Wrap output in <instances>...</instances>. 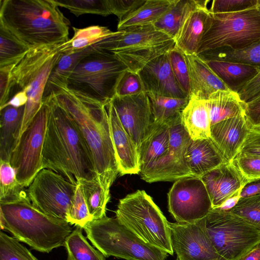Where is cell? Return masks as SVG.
Masks as SVG:
<instances>
[{
	"mask_svg": "<svg viewBox=\"0 0 260 260\" xmlns=\"http://www.w3.org/2000/svg\"><path fill=\"white\" fill-rule=\"evenodd\" d=\"M49 106L42 169H51L75 185L96 179L89 150L75 122L53 95L44 100Z\"/></svg>",
	"mask_w": 260,
	"mask_h": 260,
	"instance_id": "obj_1",
	"label": "cell"
},
{
	"mask_svg": "<svg viewBox=\"0 0 260 260\" xmlns=\"http://www.w3.org/2000/svg\"><path fill=\"white\" fill-rule=\"evenodd\" d=\"M52 95L81 132L91 156L96 179L110 196L119 169L105 105L81 101L66 88Z\"/></svg>",
	"mask_w": 260,
	"mask_h": 260,
	"instance_id": "obj_2",
	"label": "cell"
},
{
	"mask_svg": "<svg viewBox=\"0 0 260 260\" xmlns=\"http://www.w3.org/2000/svg\"><path fill=\"white\" fill-rule=\"evenodd\" d=\"M53 0H1L0 25L30 49L68 41L70 22Z\"/></svg>",
	"mask_w": 260,
	"mask_h": 260,
	"instance_id": "obj_3",
	"label": "cell"
},
{
	"mask_svg": "<svg viewBox=\"0 0 260 260\" xmlns=\"http://www.w3.org/2000/svg\"><path fill=\"white\" fill-rule=\"evenodd\" d=\"M0 226L20 242L45 253L64 246L73 231L66 220L47 215L34 206L26 191L15 199L0 202Z\"/></svg>",
	"mask_w": 260,
	"mask_h": 260,
	"instance_id": "obj_4",
	"label": "cell"
},
{
	"mask_svg": "<svg viewBox=\"0 0 260 260\" xmlns=\"http://www.w3.org/2000/svg\"><path fill=\"white\" fill-rule=\"evenodd\" d=\"M66 43L30 49L12 68L10 99L19 91H24L27 98L20 137L42 106L43 94L49 77L64 54Z\"/></svg>",
	"mask_w": 260,
	"mask_h": 260,
	"instance_id": "obj_5",
	"label": "cell"
},
{
	"mask_svg": "<svg viewBox=\"0 0 260 260\" xmlns=\"http://www.w3.org/2000/svg\"><path fill=\"white\" fill-rule=\"evenodd\" d=\"M127 70L112 53L98 51L77 63L66 89L81 101L105 105L115 95L118 84Z\"/></svg>",
	"mask_w": 260,
	"mask_h": 260,
	"instance_id": "obj_6",
	"label": "cell"
},
{
	"mask_svg": "<svg viewBox=\"0 0 260 260\" xmlns=\"http://www.w3.org/2000/svg\"><path fill=\"white\" fill-rule=\"evenodd\" d=\"M116 218L146 243L173 255L169 222L144 190L120 199Z\"/></svg>",
	"mask_w": 260,
	"mask_h": 260,
	"instance_id": "obj_7",
	"label": "cell"
},
{
	"mask_svg": "<svg viewBox=\"0 0 260 260\" xmlns=\"http://www.w3.org/2000/svg\"><path fill=\"white\" fill-rule=\"evenodd\" d=\"M260 39V10L257 6L235 12H209L198 56L222 48L237 50Z\"/></svg>",
	"mask_w": 260,
	"mask_h": 260,
	"instance_id": "obj_8",
	"label": "cell"
},
{
	"mask_svg": "<svg viewBox=\"0 0 260 260\" xmlns=\"http://www.w3.org/2000/svg\"><path fill=\"white\" fill-rule=\"evenodd\" d=\"M87 238L105 257L125 260H166L168 253L146 243L116 217L92 220L83 228Z\"/></svg>",
	"mask_w": 260,
	"mask_h": 260,
	"instance_id": "obj_9",
	"label": "cell"
},
{
	"mask_svg": "<svg viewBox=\"0 0 260 260\" xmlns=\"http://www.w3.org/2000/svg\"><path fill=\"white\" fill-rule=\"evenodd\" d=\"M175 47L174 39L148 25L116 31L109 52L128 70L138 73L151 60Z\"/></svg>",
	"mask_w": 260,
	"mask_h": 260,
	"instance_id": "obj_10",
	"label": "cell"
},
{
	"mask_svg": "<svg viewBox=\"0 0 260 260\" xmlns=\"http://www.w3.org/2000/svg\"><path fill=\"white\" fill-rule=\"evenodd\" d=\"M217 252L226 260H237L260 243V231L229 211L213 208L200 220Z\"/></svg>",
	"mask_w": 260,
	"mask_h": 260,
	"instance_id": "obj_11",
	"label": "cell"
},
{
	"mask_svg": "<svg viewBox=\"0 0 260 260\" xmlns=\"http://www.w3.org/2000/svg\"><path fill=\"white\" fill-rule=\"evenodd\" d=\"M49 106L46 101L20 136L12 152L10 164L16 178L23 187H28L42 169V153Z\"/></svg>",
	"mask_w": 260,
	"mask_h": 260,
	"instance_id": "obj_12",
	"label": "cell"
},
{
	"mask_svg": "<svg viewBox=\"0 0 260 260\" xmlns=\"http://www.w3.org/2000/svg\"><path fill=\"white\" fill-rule=\"evenodd\" d=\"M76 185L51 169H42L28 187L26 192L29 200L39 210L50 216L67 221Z\"/></svg>",
	"mask_w": 260,
	"mask_h": 260,
	"instance_id": "obj_13",
	"label": "cell"
},
{
	"mask_svg": "<svg viewBox=\"0 0 260 260\" xmlns=\"http://www.w3.org/2000/svg\"><path fill=\"white\" fill-rule=\"evenodd\" d=\"M168 199L169 211L178 223L197 222L213 209L206 188L197 177L176 180L168 193Z\"/></svg>",
	"mask_w": 260,
	"mask_h": 260,
	"instance_id": "obj_14",
	"label": "cell"
},
{
	"mask_svg": "<svg viewBox=\"0 0 260 260\" xmlns=\"http://www.w3.org/2000/svg\"><path fill=\"white\" fill-rule=\"evenodd\" d=\"M174 252L179 260H226L216 251L200 220L169 222Z\"/></svg>",
	"mask_w": 260,
	"mask_h": 260,
	"instance_id": "obj_15",
	"label": "cell"
},
{
	"mask_svg": "<svg viewBox=\"0 0 260 260\" xmlns=\"http://www.w3.org/2000/svg\"><path fill=\"white\" fill-rule=\"evenodd\" d=\"M119 120L138 151L153 122L150 101L146 92L114 96L111 100Z\"/></svg>",
	"mask_w": 260,
	"mask_h": 260,
	"instance_id": "obj_16",
	"label": "cell"
},
{
	"mask_svg": "<svg viewBox=\"0 0 260 260\" xmlns=\"http://www.w3.org/2000/svg\"><path fill=\"white\" fill-rule=\"evenodd\" d=\"M138 74L146 93L177 98L189 97L174 75L168 53L151 60Z\"/></svg>",
	"mask_w": 260,
	"mask_h": 260,
	"instance_id": "obj_17",
	"label": "cell"
},
{
	"mask_svg": "<svg viewBox=\"0 0 260 260\" xmlns=\"http://www.w3.org/2000/svg\"><path fill=\"white\" fill-rule=\"evenodd\" d=\"M210 198L213 208H218L236 196L246 184L231 162H226L201 177Z\"/></svg>",
	"mask_w": 260,
	"mask_h": 260,
	"instance_id": "obj_18",
	"label": "cell"
},
{
	"mask_svg": "<svg viewBox=\"0 0 260 260\" xmlns=\"http://www.w3.org/2000/svg\"><path fill=\"white\" fill-rule=\"evenodd\" d=\"M249 127L245 115L211 126L210 138L227 162H231L240 152Z\"/></svg>",
	"mask_w": 260,
	"mask_h": 260,
	"instance_id": "obj_19",
	"label": "cell"
},
{
	"mask_svg": "<svg viewBox=\"0 0 260 260\" xmlns=\"http://www.w3.org/2000/svg\"><path fill=\"white\" fill-rule=\"evenodd\" d=\"M111 134L121 176L140 173L139 154L131 137L121 124L111 101L105 104Z\"/></svg>",
	"mask_w": 260,
	"mask_h": 260,
	"instance_id": "obj_20",
	"label": "cell"
},
{
	"mask_svg": "<svg viewBox=\"0 0 260 260\" xmlns=\"http://www.w3.org/2000/svg\"><path fill=\"white\" fill-rule=\"evenodd\" d=\"M112 35L83 49L63 54L52 69L49 77L45 88L43 101L51 95L66 88L69 77L76 66L83 58L98 51H108L110 38Z\"/></svg>",
	"mask_w": 260,
	"mask_h": 260,
	"instance_id": "obj_21",
	"label": "cell"
},
{
	"mask_svg": "<svg viewBox=\"0 0 260 260\" xmlns=\"http://www.w3.org/2000/svg\"><path fill=\"white\" fill-rule=\"evenodd\" d=\"M209 1L198 0L175 40V46L185 54H197L209 15Z\"/></svg>",
	"mask_w": 260,
	"mask_h": 260,
	"instance_id": "obj_22",
	"label": "cell"
},
{
	"mask_svg": "<svg viewBox=\"0 0 260 260\" xmlns=\"http://www.w3.org/2000/svg\"><path fill=\"white\" fill-rule=\"evenodd\" d=\"M184 55L190 78V96L206 101L218 90H230L204 60L196 54Z\"/></svg>",
	"mask_w": 260,
	"mask_h": 260,
	"instance_id": "obj_23",
	"label": "cell"
},
{
	"mask_svg": "<svg viewBox=\"0 0 260 260\" xmlns=\"http://www.w3.org/2000/svg\"><path fill=\"white\" fill-rule=\"evenodd\" d=\"M185 159L192 175L199 178L227 162L210 138L191 140Z\"/></svg>",
	"mask_w": 260,
	"mask_h": 260,
	"instance_id": "obj_24",
	"label": "cell"
},
{
	"mask_svg": "<svg viewBox=\"0 0 260 260\" xmlns=\"http://www.w3.org/2000/svg\"><path fill=\"white\" fill-rule=\"evenodd\" d=\"M139 174L142 179L148 183L176 181L193 176L185 157L170 149L165 155Z\"/></svg>",
	"mask_w": 260,
	"mask_h": 260,
	"instance_id": "obj_25",
	"label": "cell"
},
{
	"mask_svg": "<svg viewBox=\"0 0 260 260\" xmlns=\"http://www.w3.org/2000/svg\"><path fill=\"white\" fill-rule=\"evenodd\" d=\"M169 143V122L159 123L153 121L138 151L140 173L168 152Z\"/></svg>",
	"mask_w": 260,
	"mask_h": 260,
	"instance_id": "obj_26",
	"label": "cell"
},
{
	"mask_svg": "<svg viewBox=\"0 0 260 260\" xmlns=\"http://www.w3.org/2000/svg\"><path fill=\"white\" fill-rule=\"evenodd\" d=\"M25 106L0 109V159L10 162L20 138Z\"/></svg>",
	"mask_w": 260,
	"mask_h": 260,
	"instance_id": "obj_27",
	"label": "cell"
},
{
	"mask_svg": "<svg viewBox=\"0 0 260 260\" xmlns=\"http://www.w3.org/2000/svg\"><path fill=\"white\" fill-rule=\"evenodd\" d=\"M204 60L230 90L238 93L260 72L259 69L248 65L219 60Z\"/></svg>",
	"mask_w": 260,
	"mask_h": 260,
	"instance_id": "obj_28",
	"label": "cell"
},
{
	"mask_svg": "<svg viewBox=\"0 0 260 260\" xmlns=\"http://www.w3.org/2000/svg\"><path fill=\"white\" fill-rule=\"evenodd\" d=\"M181 120L191 140L210 138L211 122L205 101L190 96L181 112Z\"/></svg>",
	"mask_w": 260,
	"mask_h": 260,
	"instance_id": "obj_29",
	"label": "cell"
},
{
	"mask_svg": "<svg viewBox=\"0 0 260 260\" xmlns=\"http://www.w3.org/2000/svg\"><path fill=\"white\" fill-rule=\"evenodd\" d=\"M211 126L222 120L245 115L246 103L238 93L231 90H218L205 101Z\"/></svg>",
	"mask_w": 260,
	"mask_h": 260,
	"instance_id": "obj_30",
	"label": "cell"
},
{
	"mask_svg": "<svg viewBox=\"0 0 260 260\" xmlns=\"http://www.w3.org/2000/svg\"><path fill=\"white\" fill-rule=\"evenodd\" d=\"M175 0H146L140 7L119 21L117 30L153 24L171 7Z\"/></svg>",
	"mask_w": 260,
	"mask_h": 260,
	"instance_id": "obj_31",
	"label": "cell"
},
{
	"mask_svg": "<svg viewBox=\"0 0 260 260\" xmlns=\"http://www.w3.org/2000/svg\"><path fill=\"white\" fill-rule=\"evenodd\" d=\"M198 0H175L171 7L154 24L155 28L175 40Z\"/></svg>",
	"mask_w": 260,
	"mask_h": 260,
	"instance_id": "obj_32",
	"label": "cell"
},
{
	"mask_svg": "<svg viewBox=\"0 0 260 260\" xmlns=\"http://www.w3.org/2000/svg\"><path fill=\"white\" fill-rule=\"evenodd\" d=\"M199 57L204 60L238 63L260 69V39L240 49L222 48Z\"/></svg>",
	"mask_w": 260,
	"mask_h": 260,
	"instance_id": "obj_33",
	"label": "cell"
},
{
	"mask_svg": "<svg viewBox=\"0 0 260 260\" xmlns=\"http://www.w3.org/2000/svg\"><path fill=\"white\" fill-rule=\"evenodd\" d=\"M147 94L150 101L153 121L159 123L169 122L180 115L190 99V97L177 98Z\"/></svg>",
	"mask_w": 260,
	"mask_h": 260,
	"instance_id": "obj_34",
	"label": "cell"
},
{
	"mask_svg": "<svg viewBox=\"0 0 260 260\" xmlns=\"http://www.w3.org/2000/svg\"><path fill=\"white\" fill-rule=\"evenodd\" d=\"M81 229L77 227L66 240L63 246L68 260H105V256L88 243Z\"/></svg>",
	"mask_w": 260,
	"mask_h": 260,
	"instance_id": "obj_35",
	"label": "cell"
},
{
	"mask_svg": "<svg viewBox=\"0 0 260 260\" xmlns=\"http://www.w3.org/2000/svg\"><path fill=\"white\" fill-rule=\"evenodd\" d=\"M74 36L66 43L64 53L75 52L96 44L114 34L108 27L92 25L83 28L73 27Z\"/></svg>",
	"mask_w": 260,
	"mask_h": 260,
	"instance_id": "obj_36",
	"label": "cell"
},
{
	"mask_svg": "<svg viewBox=\"0 0 260 260\" xmlns=\"http://www.w3.org/2000/svg\"><path fill=\"white\" fill-rule=\"evenodd\" d=\"M82 187L90 214L93 219H99L106 216V207L110 196L104 190L96 179L78 181Z\"/></svg>",
	"mask_w": 260,
	"mask_h": 260,
	"instance_id": "obj_37",
	"label": "cell"
},
{
	"mask_svg": "<svg viewBox=\"0 0 260 260\" xmlns=\"http://www.w3.org/2000/svg\"><path fill=\"white\" fill-rule=\"evenodd\" d=\"M0 67L15 64L30 49L0 25Z\"/></svg>",
	"mask_w": 260,
	"mask_h": 260,
	"instance_id": "obj_38",
	"label": "cell"
},
{
	"mask_svg": "<svg viewBox=\"0 0 260 260\" xmlns=\"http://www.w3.org/2000/svg\"><path fill=\"white\" fill-rule=\"evenodd\" d=\"M58 7L69 10L76 17L85 14L107 16L112 14L108 0H53Z\"/></svg>",
	"mask_w": 260,
	"mask_h": 260,
	"instance_id": "obj_39",
	"label": "cell"
},
{
	"mask_svg": "<svg viewBox=\"0 0 260 260\" xmlns=\"http://www.w3.org/2000/svg\"><path fill=\"white\" fill-rule=\"evenodd\" d=\"M0 202L15 199L24 191L10 162L0 159Z\"/></svg>",
	"mask_w": 260,
	"mask_h": 260,
	"instance_id": "obj_40",
	"label": "cell"
},
{
	"mask_svg": "<svg viewBox=\"0 0 260 260\" xmlns=\"http://www.w3.org/2000/svg\"><path fill=\"white\" fill-rule=\"evenodd\" d=\"M81 184L77 182L74 196L69 207L67 221L70 224L83 229L85 224L92 221Z\"/></svg>",
	"mask_w": 260,
	"mask_h": 260,
	"instance_id": "obj_41",
	"label": "cell"
},
{
	"mask_svg": "<svg viewBox=\"0 0 260 260\" xmlns=\"http://www.w3.org/2000/svg\"><path fill=\"white\" fill-rule=\"evenodd\" d=\"M228 211L243 218L260 231V194L240 198L235 206Z\"/></svg>",
	"mask_w": 260,
	"mask_h": 260,
	"instance_id": "obj_42",
	"label": "cell"
},
{
	"mask_svg": "<svg viewBox=\"0 0 260 260\" xmlns=\"http://www.w3.org/2000/svg\"><path fill=\"white\" fill-rule=\"evenodd\" d=\"M0 260H37L20 241L1 231Z\"/></svg>",
	"mask_w": 260,
	"mask_h": 260,
	"instance_id": "obj_43",
	"label": "cell"
},
{
	"mask_svg": "<svg viewBox=\"0 0 260 260\" xmlns=\"http://www.w3.org/2000/svg\"><path fill=\"white\" fill-rule=\"evenodd\" d=\"M231 164L246 184L260 179V156L239 152Z\"/></svg>",
	"mask_w": 260,
	"mask_h": 260,
	"instance_id": "obj_44",
	"label": "cell"
},
{
	"mask_svg": "<svg viewBox=\"0 0 260 260\" xmlns=\"http://www.w3.org/2000/svg\"><path fill=\"white\" fill-rule=\"evenodd\" d=\"M171 67L178 84L189 97L191 93L189 71L184 54L176 46L169 53Z\"/></svg>",
	"mask_w": 260,
	"mask_h": 260,
	"instance_id": "obj_45",
	"label": "cell"
},
{
	"mask_svg": "<svg viewBox=\"0 0 260 260\" xmlns=\"http://www.w3.org/2000/svg\"><path fill=\"white\" fill-rule=\"evenodd\" d=\"M142 92L144 91L138 74L127 70L118 84L115 95L125 96L137 94Z\"/></svg>",
	"mask_w": 260,
	"mask_h": 260,
	"instance_id": "obj_46",
	"label": "cell"
},
{
	"mask_svg": "<svg viewBox=\"0 0 260 260\" xmlns=\"http://www.w3.org/2000/svg\"><path fill=\"white\" fill-rule=\"evenodd\" d=\"M257 6V0H213L209 11L211 13H226L241 11Z\"/></svg>",
	"mask_w": 260,
	"mask_h": 260,
	"instance_id": "obj_47",
	"label": "cell"
},
{
	"mask_svg": "<svg viewBox=\"0 0 260 260\" xmlns=\"http://www.w3.org/2000/svg\"><path fill=\"white\" fill-rule=\"evenodd\" d=\"M146 0H108L112 14L116 15L120 21L134 12Z\"/></svg>",
	"mask_w": 260,
	"mask_h": 260,
	"instance_id": "obj_48",
	"label": "cell"
},
{
	"mask_svg": "<svg viewBox=\"0 0 260 260\" xmlns=\"http://www.w3.org/2000/svg\"><path fill=\"white\" fill-rule=\"evenodd\" d=\"M240 152L260 156V126L250 125Z\"/></svg>",
	"mask_w": 260,
	"mask_h": 260,
	"instance_id": "obj_49",
	"label": "cell"
},
{
	"mask_svg": "<svg viewBox=\"0 0 260 260\" xmlns=\"http://www.w3.org/2000/svg\"><path fill=\"white\" fill-rule=\"evenodd\" d=\"M14 65L0 67V108L10 100L11 73Z\"/></svg>",
	"mask_w": 260,
	"mask_h": 260,
	"instance_id": "obj_50",
	"label": "cell"
},
{
	"mask_svg": "<svg viewBox=\"0 0 260 260\" xmlns=\"http://www.w3.org/2000/svg\"><path fill=\"white\" fill-rule=\"evenodd\" d=\"M245 115L250 125L260 126V96L246 103Z\"/></svg>",
	"mask_w": 260,
	"mask_h": 260,
	"instance_id": "obj_51",
	"label": "cell"
},
{
	"mask_svg": "<svg viewBox=\"0 0 260 260\" xmlns=\"http://www.w3.org/2000/svg\"><path fill=\"white\" fill-rule=\"evenodd\" d=\"M259 85L260 72L238 93L240 99L246 104L251 95Z\"/></svg>",
	"mask_w": 260,
	"mask_h": 260,
	"instance_id": "obj_52",
	"label": "cell"
},
{
	"mask_svg": "<svg viewBox=\"0 0 260 260\" xmlns=\"http://www.w3.org/2000/svg\"><path fill=\"white\" fill-rule=\"evenodd\" d=\"M260 194V179L246 184L239 193L240 198H246Z\"/></svg>",
	"mask_w": 260,
	"mask_h": 260,
	"instance_id": "obj_53",
	"label": "cell"
},
{
	"mask_svg": "<svg viewBox=\"0 0 260 260\" xmlns=\"http://www.w3.org/2000/svg\"><path fill=\"white\" fill-rule=\"evenodd\" d=\"M27 101V98L25 92L23 91H19L14 94L8 102L0 109L7 106H12L17 108L25 106Z\"/></svg>",
	"mask_w": 260,
	"mask_h": 260,
	"instance_id": "obj_54",
	"label": "cell"
},
{
	"mask_svg": "<svg viewBox=\"0 0 260 260\" xmlns=\"http://www.w3.org/2000/svg\"><path fill=\"white\" fill-rule=\"evenodd\" d=\"M237 260H260V243Z\"/></svg>",
	"mask_w": 260,
	"mask_h": 260,
	"instance_id": "obj_55",
	"label": "cell"
},
{
	"mask_svg": "<svg viewBox=\"0 0 260 260\" xmlns=\"http://www.w3.org/2000/svg\"><path fill=\"white\" fill-rule=\"evenodd\" d=\"M240 198L239 196L230 198L217 208L224 211H229L235 206Z\"/></svg>",
	"mask_w": 260,
	"mask_h": 260,
	"instance_id": "obj_56",
	"label": "cell"
},
{
	"mask_svg": "<svg viewBox=\"0 0 260 260\" xmlns=\"http://www.w3.org/2000/svg\"><path fill=\"white\" fill-rule=\"evenodd\" d=\"M260 96V85L254 90L250 96L247 103L254 99L255 98Z\"/></svg>",
	"mask_w": 260,
	"mask_h": 260,
	"instance_id": "obj_57",
	"label": "cell"
},
{
	"mask_svg": "<svg viewBox=\"0 0 260 260\" xmlns=\"http://www.w3.org/2000/svg\"><path fill=\"white\" fill-rule=\"evenodd\" d=\"M257 5L260 7V0H257Z\"/></svg>",
	"mask_w": 260,
	"mask_h": 260,
	"instance_id": "obj_58",
	"label": "cell"
},
{
	"mask_svg": "<svg viewBox=\"0 0 260 260\" xmlns=\"http://www.w3.org/2000/svg\"><path fill=\"white\" fill-rule=\"evenodd\" d=\"M176 260H179V259L177 258Z\"/></svg>",
	"mask_w": 260,
	"mask_h": 260,
	"instance_id": "obj_59",
	"label": "cell"
},
{
	"mask_svg": "<svg viewBox=\"0 0 260 260\" xmlns=\"http://www.w3.org/2000/svg\"><path fill=\"white\" fill-rule=\"evenodd\" d=\"M258 7H259V10H260V7L258 6Z\"/></svg>",
	"mask_w": 260,
	"mask_h": 260,
	"instance_id": "obj_60",
	"label": "cell"
}]
</instances>
